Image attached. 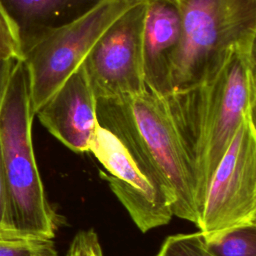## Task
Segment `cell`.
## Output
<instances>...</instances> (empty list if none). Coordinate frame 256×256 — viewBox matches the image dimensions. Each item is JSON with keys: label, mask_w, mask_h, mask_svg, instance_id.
Segmentation results:
<instances>
[{"label": "cell", "mask_w": 256, "mask_h": 256, "mask_svg": "<svg viewBox=\"0 0 256 256\" xmlns=\"http://www.w3.org/2000/svg\"><path fill=\"white\" fill-rule=\"evenodd\" d=\"M66 256H104L97 233L93 229L78 231Z\"/></svg>", "instance_id": "2e32d148"}, {"label": "cell", "mask_w": 256, "mask_h": 256, "mask_svg": "<svg viewBox=\"0 0 256 256\" xmlns=\"http://www.w3.org/2000/svg\"><path fill=\"white\" fill-rule=\"evenodd\" d=\"M22 60V45L15 25L0 7V61Z\"/></svg>", "instance_id": "9a60e30c"}, {"label": "cell", "mask_w": 256, "mask_h": 256, "mask_svg": "<svg viewBox=\"0 0 256 256\" xmlns=\"http://www.w3.org/2000/svg\"><path fill=\"white\" fill-rule=\"evenodd\" d=\"M147 0L124 13L102 35L83 62L97 98L120 97L147 89L142 69V32Z\"/></svg>", "instance_id": "ba28073f"}, {"label": "cell", "mask_w": 256, "mask_h": 256, "mask_svg": "<svg viewBox=\"0 0 256 256\" xmlns=\"http://www.w3.org/2000/svg\"><path fill=\"white\" fill-rule=\"evenodd\" d=\"M180 36L178 7L167 0H147L142 32L143 79L146 88L160 97L170 90V62Z\"/></svg>", "instance_id": "30bf717a"}, {"label": "cell", "mask_w": 256, "mask_h": 256, "mask_svg": "<svg viewBox=\"0 0 256 256\" xmlns=\"http://www.w3.org/2000/svg\"><path fill=\"white\" fill-rule=\"evenodd\" d=\"M27 67L17 60L0 107V154L8 195V226L20 235L53 239L59 216L48 201L33 143Z\"/></svg>", "instance_id": "3957f363"}, {"label": "cell", "mask_w": 256, "mask_h": 256, "mask_svg": "<svg viewBox=\"0 0 256 256\" xmlns=\"http://www.w3.org/2000/svg\"><path fill=\"white\" fill-rule=\"evenodd\" d=\"M102 0H0V7L15 25L22 48L63 26Z\"/></svg>", "instance_id": "8fae6325"}, {"label": "cell", "mask_w": 256, "mask_h": 256, "mask_svg": "<svg viewBox=\"0 0 256 256\" xmlns=\"http://www.w3.org/2000/svg\"><path fill=\"white\" fill-rule=\"evenodd\" d=\"M97 97L81 65L35 113L41 124L76 153L89 152L98 124Z\"/></svg>", "instance_id": "9c48e42d"}, {"label": "cell", "mask_w": 256, "mask_h": 256, "mask_svg": "<svg viewBox=\"0 0 256 256\" xmlns=\"http://www.w3.org/2000/svg\"><path fill=\"white\" fill-rule=\"evenodd\" d=\"M178 9L181 36L170 62V90L201 80L234 50L255 49L256 0H185Z\"/></svg>", "instance_id": "277c9868"}, {"label": "cell", "mask_w": 256, "mask_h": 256, "mask_svg": "<svg viewBox=\"0 0 256 256\" xmlns=\"http://www.w3.org/2000/svg\"><path fill=\"white\" fill-rule=\"evenodd\" d=\"M205 244L214 256H256V224L225 231Z\"/></svg>", "instance_id": "7c38bea8"}, {"label": "cell", "mask_w": 256, "mask_h": 256, "mask_svg": "<svg viewBox=\"0 0 256 256\" xmlns=\"http://www.w3.org/2000/svg\"><path fill=\"white\" fill-rule=\"evenodd\" d=\"M142 0H102L77 19L22 48L33 114L84 62L102 35Z\"/></svg>", "instance_id": "5b68a950"}, {"label": "cell", "mask_w": 256, "mask_h": 256, "mask_svg": "<svg viewBox=\"0 0 256 256\" xmlns=\"http://www.w3.org/2000/svg\"><path fill=\"white\" fill-rule=\"evenodd\" d=\"M167 1H169V2H171L173 4H175L177 7H179L185 0H167Z\"/></svg>", "instance_id": "d6986e66"}, {"label": "cell", "mask_w": 256, "mask_h": 256, "mask_svg": "<svg viewBox=\"0 0 256 256\" xmlns=\"http://www.w3.org/2000/svg\"><path fill=\"white\" fill-rule=\"evenodd\" d=\"M89 152L106 170L100 171L101 178L143 233L171 221L172 197L136 162L115 135L97 124Z\"/></svg>", "instance_id": "52a82bcc"}, {"label": "cell", "mask_w": 256, "mask_h": 256, "mask_svg": "<svg viewBox=\"0 0 256 256\" xmlns=\"http://www.w3.org/2000/svg\"><path fill=\"white\" fill-rule=\"evenodd\" d=\"M256 224L255 117L238 128L209 182L197 227L205 241Z\"/></svg>", "instance_id": "8992f818"}, {"label": "cell", "mask_w": 256, "mask_h": 256, "mask_svg": "<svg viewBox=\"0 0 256 256\" xmlns=\"http://www.w3.org/2000/svg\"><path fill=\"white\" fill-rule=\"evenodd\" d=\"M0 256H59L51 239L0 230Z\"/></svg>", "instance_id": "4fadbf2b"}, {"label": "cell", "mask_w": 256, "mask_h": 256, "mask_svg": "<svg viewBox=\"0 0 256 256\" xmlns=\"http://www.w3.org/2000/svg\"><path fill=\"white\" fill-rule=\"evenodd\" d=\"M156 256H214L206 247L200 232L168 236Z\"/></svg>", "instance_id": "5bb4252c"}, {"label": "cell", "mask_w": 256, "mask_h": 256, "mask_svg": "<svg viewBox=\"0 0 256 256\" xmlns=\"http://www.w3.org/2000/svg\"><path fill=\"white\" fill-rule=\"evenodd\" d=\"M17 60L7 59L0 61V107L3 102L4 95L6 93V89L8 87V83L15 66Z\"/></svg>", "instance_id": "ac0fdd59"}, {"label": "cell", "mask_w": 256, "mask_h": 256, "mask_svg": "<svg viewBox=\"0 0 256 256\" xmlns=\"http://www.w3.org/2000/svg\"><path fill=\"white\" fill-rule=\"evenodd\" d=\"M190 160L200 215L209 182L247 117H255V49H237L201 80L163 97Z\"/></svg>", "instance_id": "6da1fadb"}, {"label": "cell", "mask_w": 256, "mask_h": 256, "mask_svg": "<svg viewBox=\"0 0 256 256\" xmlns=\"http://www.w3.org/2000/svg\"><path fill=\"white\" fill-rule=\"evenodd\" d=\"M0 230H9L8 226V195L4 170L0 154ZM13 232V231H12Z\"/></svg>", "instance_id": "e0dca14e"}, {"label": "cell", "mask_w": 256, "mask_h": 256, "mask_svg": "<svg viewBox=\"0 0 256 256\" xmlns=\"http://www.w3.org/2000/svg\"><path fill=\"white\" fill-rule=\"evenodd\" d=\"M98 124L115 135L136 162L170 194L173 215L197 225L199 212L190 160L162 97L148 89L97 98Z\"/></svg>", "instance_id": "7a4b0ae2"}]
</instances>
